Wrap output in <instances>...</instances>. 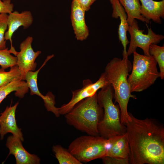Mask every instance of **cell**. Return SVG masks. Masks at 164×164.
Here are the masks:
<instances>
[{"mask_svg": "<svg viewBox=\"0 0 164 164\" xmlns=\"http://www.w3.org/2000/svg\"><path fill=\"white\" fill-rule=\"evenodd\" d=\"M131 121L124 125L131 164H164V127L152 118L138 119L128 112Z\"/></svg>", "mask_w": 164, "mask_h": 164, "instance_id": "obj_1", "label": "cell"}, {"mask_svg": "<svg viewBox=\"0 0 164 164\" xmlns=\"http://www.w3.org/2000/svg\"><path fill=\"white\" fill-rule=\"evenodd\" d=\"M132 69L128 57L122 59L115 57L107 64L104 72L113 87L115 102L118 104L121 113V122L123 125L131 120L127 110L129 100L130 98H136L135 96L132 94L127 81L128 72Z\"/></svg>", "mask_w": 164, "mask_h": 164, "instance_id": "obj_2", "label": "cell"}, {"mask_svg": "<svg viewBox=\"0 0 164 164\" xmlns=\"http://www.w3.org/2000/svg\"><path fill=\"white\" fill-rule=\"evenodd\" d=\"M97 92L77 103L65 114L67 123L88 135H99L98 125L102 119L104 110L98 104Z\"/></svg>", "mask_w": 164, "mask_h": 164, "instance_id": "obj_3", "label": "cell"}, {"mask_svg": "<svg viewBox=\"0 0 164 164\" xmlns=\"http://www.w3.org/2000/svg\"><path fill=\"white\" fill-rule=\"evenodd\" d=\"M114 91L111 84L101 89L97 93V101L104 110V115L98 125L99 135L106 139L124 134L126 127L121 122V113L118 105L113 101Z\"/></svg>", "mask_w": 164, "mask_h": 164, "instance_id": "obj_4", "label": "cell"}, {"mask_svg": "<svg viewBox=\"0 0 164 164\" xmlns=\"http://www.w3.org/2000/svg\"><path fill=\"white\" fill-rule=\"evenodd\" d=\"M133 54L132 71L127 78L131 93L147 89L160 77L157 62L153 56L141 55L136 51Z\"/></svg>", "mask_w": 164, "mask_h": 164, "instance_id": "obj_5", "label": "cell"}, {"mask_svg": "<svg viewBox=\"0 0 164 164\" xmlns=\"http://www.w3.org/2000/svg\"><path fill=\"white\" fill-rule=\"evenodd\" d=\"M109 144L108 139L99 135H83L73 140L68 149L81 162H87L106 156Z\"/></svg>", "mask_w": 164, "mask_h": 164, "instance_id": "obj_6", "label": "cell"}, {"mask_svg": "<svg viewBox=\"0 0 164 164\" xmlns=\"http://www.w3.org/2000/svg\"><path fill=\"white\" fill-rule=\"evenodd\" d=\"M148 33H143L144 30H140L138 22L134 19L132 24L129 26L128 31L130 36V41L128 49L127 51L128 56L136 51L137 47H139L143 50L145 55L149 56V49L152 44L159 43L164 38L162 35L156 34L147 26Z\"/></svg>", "mask_w": 164, "mask_h": 164, "instance_id": "obj_7", "label": "cell"}, {"mask_svg": "<svg viewBox=\"0 0 164 164\" xmlns=\"http://www.w3.org/2000/svg\"><path fill=\"white\" fill-rule=\"evenodd\" d=\"M83 87L72 91L71 99L67 103L63 104L59 108L60 115H65L69 112L78 102L86 98L93 96L99 89L110 84L104 73L99 79L93 83L90 80L86 79L83 81Z\"/></svg>", "mask_w": 164, "mask_h": 164, "instance_id": "obj_8", "label": "cell"}, {"mask_svg": "<svg viewBox=\"0 0 164 164\" xmlns=\"http://www.w3.org/2000/svg\"><path fill=\"white\" fill-rule=\"evenodd\" d=\"M33 39L32 36H28L20 43V51L17 52L15 55L16 65L22 73L23 80L28 72L34 71L36 69L37 63L35 60L41 53L40 51H34L32 46Z\"/></svg>", "mask_w": 164, "mask_h": 164, "instance_id": "obj_9", "label": "cell"}, {"mask_svg": "<svg viewBox=\"0 0 164 164\" xmlns=\"http://www.w3.org/2000/svg\"><path fill=\"white\" fill-rule=\"evenodd\" d=\"M33 20L32 14L29 11L21 13L15 11L9 14L8 29L5 33V38L6 41L9 40L10 42L11 47L9 50L11 53L15 55L17 52L12 45V37L13 33L20 26H23L24 29L28 28L32 24Z\"/></svg>", "mask_w": 164, "mask_h": 164, "instance_id": "obj_10", "label": "cell"}, {"mask_svg": "<svg viewBox=\"0 0 164 164\" xmlns=\"http://www.w3.org/2000/svg\"><path fill=\"white\" fill-rule=\"evenodd\" d=\"M20 139L13 135L9 136L6 146L9 152L8 156L12 154L17 164H39L40 159L36 155L27 152L23 146Z\"/></svg>", "mask_w": 164, "mask_h": 164, "instance_id": "obj_11", "label": "cell"}, {"mask_svg": "<svg viewBox=\"0 0 164 164\" xmlns=\"http://www.w3.org/2000/svg\"><path fill=\"white\" fill-rule=\"evenodd\" d=\"M19 104L16 103L14 106L7 107L4 111L0 114V135L2 139L5 135L11 133L13 135L19 138L24 141L21 129L18 127L15 117L16 109Z\"/></svg>", "mask_w": 164, "mask_h": 164, "instance_id": "obj_12", "label": "cell"}, {"mask_svg": "<svg viewBox=\"0 0 164 164\" xmlns=\"http://www.w3.org/2000/svg\"><path fill=\"white\" fill-rule=\"evenodd\" d=\"M85 11L77 0H73L71 6V19L72 25L78 40L83 41L87 39L89 30L85 21Z\"/></svg>", "mask_w": 164, "mask_h": 164, "instance_id": "obj_13", "label": "cell"}, {"mask_svg": "<svg viewBox=\"0 0 164 164\" xmlns=\"http://www.w3.org/2000/svg\"><path fill=\"white\" fill-rule=\"evenodd\" d=\"M110 2L113 9L112 16L116 19L119 17L120 20L118 30V37L123 47V58H125L128 57L126 48L127 45L130 42L127 37V32L129 26L127 21V15L118 0H110Z\"/></svg>", "mask_w": 164, "mask_h": 164, "instance_id": "obj_14", "label": "cell"}, {"mask_svg": "<svg viewBox=\"0 0 164 164\" xmlns=\"http://www.w3.org/2000/svg\"><path fill=\"white\" fill-rule=\"evenodd\" d=\"M108 139L109 144L106 156L119 159H129L130 149L126 133Z\"/></svg>", "mask_w": 164, "mask_h": 164, "instance_id": "obj_15", "label": "cell"}, {"mask_svg": "<svg viewBox=\"0 0 164 164\" xmlns=\"http://www.w3.org/2000/svg\"><path fill=\"white\" fill-rule=\"evenodd\" d=\"M141 3V15L145 18L152 19L161 24V19L164 18V0L156 1L153 0H139Z\"/></svg>", "mask_w": 164, "mask_h": 164, "instance_id": "obj_16", "label": "cell"}, {"mask_svg": "<svg viewBox=\"0 0 164 164\" xmlns=\"http://www.w3.org/2000/svg\"><path fill=\"white\" fill-rule=\"evenodd\" d=\"M124 8L127 15L129 25H131L134 20L137 19L147 23L150 20L142 16L141 12V5L139 0H118Z\"/></svg>", "mask_w": 164, "mask_h": 164, "instance_id": "obj_17", "label": "cell"}, {"mask_svg": "<svg viewBox=\"0 0 164 164\" xmlns=\"http://www.w3.org/2000/svg\"><path fill=\"white\" fill-rule=\"evenodd\" d=\"M29 87L26 81L19 80L12 82L0 87V104L2 101L11 92L15 91L16 97L22 98L28 92Z\"/></svg>", "mask_w": 164, "mask_h": 164, "instance_id": "obj_18", "label": "cell"}, {"mask_svg": "<svg viewBox=\"0 0 164 164\" xmlns=\"http://www.w3.org/2000/svg\"><path fill=\"white\" fill-rule=\"evenodd\" d=\"M54 56L53 54L48 56L39 69L35 71H29L26 73L25 80H26L27 86L30 89L31 95H36L41 97L42 99L44 97V96L40 93L38 87L37 81L38 74L40 70L46 64L47 62Z\"/></svg>", "mask_w": 164, "mask_h": 164, "instance_id": "obj_19", "label": "cell"}, {"mask_svg": "<svg viewBox=\"0 0 164 164\" xmlns=\"http://www.w3.org/2000/svg\"><path fill=\"white\" fill-rule=\"evenodd\" d=\"M19 80H23L22 73L17 65L10 67L8 71L0 69V87L12 82Z\"/></svg>", "mask_w": 164, "mask_h": 164, "instance_id": "obj_20", "label": "cell"}, {"mask_svg": "<svg viewBox=\"0 0 164 164\" xmlns=\"http://www.w3.org/2000/svg\"><path fill=\"white\" fill-rule=\"evenodd\" d=\"M53 151L60 164H82L69 151L60 145L53 147Z\"/></svg>", "mask_w": 164, "mask_h": 164, "instance_id": "obj_21", "label": "cell"}, {"mask_svg": "<svg viewBox=\"0 0 164 164\" xmlns=\"http://www.w3.org/2000/svg\"><path fill=\"white\" fill-rule=\"evenodd\" d=\"M149 52L150 55L153 56L158 64L160 77L164 78V46H160L156 44H152L149 47Z\"/></svg>", "mask_w": 164, "mask_h": 164, "instance_id": "obj_22", "label": "cell"}, {"mask_svg": "<svg viewBox=\"0 0 164 164\" xmlns=\"http://www.w3.org/2000/svg\"><path fill=\"white\" fill-rule=\"evenodd\" d=\"M8 48L0 50V65L1 68L5 69L17 64V58L11 55Z\"/></svg>", "mask_w": 164, "mask_h": 164, "instance_id": "obj_23", "label": "cell"}, {"mask_svg": "<svg viewBox=\"0 0 164 164\" xmlns=\"http://www.w3.org/2000/svg\"><path fill=\"white\" fill-rule=\"evenodd\" d=\"M8 15L6 13H0V50L6 48V40L5 36L8 28L7 21Z\"/></svg>", "mask_w": 164, "mask_h": 164, "instance_id": "obj_24", "label": "cell"}, {"mask_svg": "<svg viewBox=\"0 0 164 164\" xmlns=\"http://www.w3.org/2000/svg\"><path fill=\"white\" fill-rule=\"evenodd\" d=\"M43 99L47 111L52 112L56 117H59L60 115L59 112V108L56 107L55 105V101L54 95L51 92H49Z\"/></svg>", "mask_w": 164, "mask_h": 164, "instance_id": "obj_25", "label": "cell"}, {"mask_svg": "<svg viewBox=\"0 0 164 164\" xmlns=\"http://www.w3.org/2000/svg\"><path fill=\"white\" fill-rule=\"evenodd\" d=\"M14 7L11 0H0V13L9 14L13 11Z\"/></svg>", "mask_w": 164, "mask_h": 164, "instance_id": "obj_26", "label": "cell"}, {"mask_svg": "<svg viewBox=\"0 0 164 164\" xmlns=\"http://www.w3.org/2000/svg\"><path fill=\"white\" fill-rule=\"evenodd\" d=\"M102 162L104 164H128L129 159H119L108 156H105L102 159Z\"/></svg>", "mask_w": 164, "mask_h": 164, "instance_id": "obj_27", "label": "cell"}, {"mask_svg": "<svg viewBox=\"0 0 164 164\" xmlns=\"http://www.w3.org/2000/svg\"><path fill=\"white\" fill-rule=\"evenodd\" d=\"M78 3L85 10H89L91 5L96 0H77Z\"/></svg>", "mask_w": 164, "mask_h": 164, "instance_id": "obj_28", "label": "cell"}]
</instances>
